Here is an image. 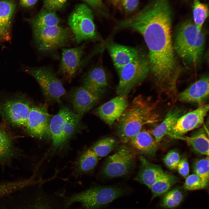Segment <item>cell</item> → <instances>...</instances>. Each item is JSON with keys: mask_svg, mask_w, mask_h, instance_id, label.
Segmentation results:
<instances>
[{"mask_svg": "<svg viewBox=\"0 0 209 209\" xmlns=\"http://www.w3.org/2000/svg\"><path fill=\"white\" fill-rule=\"evenodd\" d=\"M172 15L169 0H153L118 25L142 35L148 48L149 68L157 86L160 91L167 93L176 89L179 75L172 39Z\"/></svg>", "mask_w": 209, "mask_h": 209, "instance_id": "obj_1", "label": "cell"}, {"mask_svg": "<svg viewBox=\"0 0 209 209\" xmlns=\"http://www.w3.org/2000/svg\"><path fill=\"white\" fill-rule=\"evenodd\" d=\"M155 105L142 95L135 97L120 117L116 120V134L121 141L128 143L143 126L156 121Z\"/></svg>", "mask_w": 209, "mask_h": 209, "instance_id": "obj_2", "label": "cell"}, {"mask_svg": "<svg viewBox=\"0 0 209 209\" xmlns=\"http://www.w3.org/2000/svg\"><path fill=\"white\" fill-rule=\"evenodd\" d=\"M22 189L0 197V209H69V208L66 204L67 198L62 195H51L37 192H26Z\"/></svg>", "mask_w": 209, "mask_h": 209, "instance_id": "obj_3", "label": "cell"}, {"mask_svg": "<svg viewBox=\"0 0 209 209\" xmlns=\"http://www.w3.org/2000/svg\"><path fill=\"white\" fill-rule=\"evenodd\" d=\"M130 190L118 185L96 186L67 197L68 207L79 203V209H99L119 198L128 194Z\"/></svg>", "mask_w": 209, "mask_h": 209, "instance_id": "obj_4", "label": "cell"}, {"mask_svg": "<svg viewBox=\"0 0 209 209\" xmlns=\"http://www.w3.org/2000/svg\"><path fill=\"white\" fill-rule=\"evenodd\" d=\"M205 37L194 23H183L176 33L174 47L180 57L188 63H195L201 58L204 48Z\"/></svg>", "mask_w": 209, "mask_h": 209, "instance_id": "obj_5", "label": "cell"}, {"mask_svg": "<svg viewBox=\"0 0 209 209\" xmlns=\"http://www.w3.org/2000/svg\"><path fill=\"white\" fill-rule=\"evenodd\" d=\"M33 32L38 49L44 53H51L64 46L73 35L70 30L59 25L33 28Z\"/></svg>", "mask_w": 209, "mask_h": 209, "instance_id": "obj_6", "label": "cell"}, {"mask_svg": "<svg viewBox=\"0 0 209 209\" xmlns=\"http://www.w3.org/2000/svg\"><path fill=\"white\" fill-rule=\"evenodd\" d=\"M150 69L148 61L140 56L117 70L119 81L116 92L120 96H127L146 78Z\"/></svg>", "mask_w": 209, "mask_h": 209, "instance_id": "obj_7", "label": "cell"}, {"mask_svg": "<svg viewBox=\"0 0 209 209\" xmlns=\"http://www.w3.org/2000/svg\"><path fill=\"white\" fill-rule=\"evenodd\" d=\"M93 19L92 11L84 4L77 5L70 15L68 24L77 43L97 38Z\"/></svg>", "mask_w": 209, "mask_h": 209, "instance_id": "obj_8", "label": "cell"}, {"mask_svg": "<svg viewBox=\"0 0 209 209\" xmlns=\"http://www.w3.org/2000/svg\"><path fill=\"white\" fill-rule=\"evenodd\" d=\"M136 153L130 147L122 145L105 161L101 170V174L106 178L125 176L135 166Z\"/></svg>", "mask_w": 209, "mask_h": 209, "instance_id": "obj_9", "label": "cell"}, {"mask_svg": "<svg viewBox=\"0 0 209 209\" xmlns=\"http://www.w3.org/2000/svg\"><path fill=\"white\" fill-rule=\"evenodd\" d=\"M25 71L38 82L47 100L60 102V98L66 93L62 83L49 67L25 66Z\"/></svg>", "mask_w": 209, "mask_h": 209, "instance_id": "obj_10", "label": "cell"}, {"mask_svg": "<svg viewBox=\"0 0 209 209\" xmlns=\"http://www.w3.org/2000/svg\"><path fill=\"white\" fill-rule=\"evenodd\" d=\"M52 117L48 113L46 104L31 106L24 127L34 137L42 138L50 135L49 124Z\"/></svg>", "mask_w": 209, "mask_h": 209, "instance_id": "obj_11", "label": "cell"}, {"mask_svg": "<svg viewBox=\"0 0 209 209\" xmlns=\"http://www.w3.org/2000/svg\"><path fill=\"white\" fill-rule=\"evenodd\" d=\"M209 110V105H202L197 109L183 115L169 130L167 135L172 138L183 136L203 124Z\"/></svg>", "mask_w": 209, "mask_h": 209, "instance_id": "obj_12", "label": "cell"}, {"mask_svg": "<svg viewBox=\"0 0 209 209\" xmlns=\"http://www.w3.org/2000/svg\"><path fill=\"white\" fill-rule=\"evenodd\" d=\"M31 107L29 102L24 100H10L0 106V114L10 123L24 127Z\"/></svg>", "mask_w": 209, "mask_h": 209, "instance_id": "obj_13", "label": "cell"}, {"mask_svg": "<svg viewBox=\"0 0 209 209\" xmlns=\"http://www.w3.org/2000/svg\"><path fill=\"white\" fill-rule=\"evenodd\" d=\"M129 105L127 96H116L104 103L96 110V114L109 126L121 115Z\"/></svg>", "mask_w": 209, "mask_h": 209, "instance_id": "obj_14", "label": "cell"}, {"mask_svg": "<svg viewBox=\"0 0 209 209\" xmlns=\"http://www.w3.org/2000/svg\"><path fill=\"white\" fill-rule=\"evenodd\" d=\"M74 112L69 108L64 107L52 117L49 124L53 145L55 149L62 146L66 142L64 131L68 120Z\"/></svg>", "mask_w": 209, "mask_h": 209, "instance_id": "obj_15", "label": "cell"}, {"mask_svg": "<svg viewBox=\"0 0 209 209\" xmlns=\"http://www.w3.org/2000/svg\"><path fill=\"white\" fill-rule=\"evenodd\" d=\"M84 47L62 48L60 70L68 79L72 78L80 66Z\"/></svg>", "mask_w": 209, "mask_h": 209, "instance_id": "obj_16", "label": "cell"}, {"mask_svg": "<svg viewBox=\"0 0 209 209\" xmlns=\"http://www.w3.org/2000/svg\"><path fill=\"white\" fill-rule=\"evenodd\" d=\"M108 85L106 72L101 66L91 70L84 79V87L90 92L100 98L105 93Z\"/></svg>", "mask_w": 209, "mask_h": 209, "instance_id": "obj_17", "label": "cell"}, {"mask_svg": "<svg viewBox=\"0 0 209 209\" xmlns=\"http://www.w3.org/2000/svg\"><path fill=\"white\" fill-rule=\"evenodd\" d=\"M128 143L136 154L148 157L154 156L158 149V144L154 137L150 132L145 130H141Z\"/></svg>", "mask_w": 209, "mask_h": 209, "instance_id": "obj_18", "label": "cell"}, {"mask_svg": "<svg viewBox=\"0 0 209 209\" xmlns=\"http://www.w3.org/2000/svg\"><path fill=\"white\" fill-rule=\"evenodd\" d=\"M209 95V78H201L180 93L178 96V100L185 102L201 103Z\"/></svg>", "mask_w": 209, "mask_h": 209, "instance_id": "obj_19", "label": "cell"}, {"mask_svg": "<svg viewBox=\"0 0 209 209\" xmlns=\"http://www.w3.org/2000/svg\"><path fill=\"white\" fill-rule=\"evenodd\" d=\"M99 98L84 87L75 89L70 95V100L75 113L82 116L95 105Z\"/></svg>", "mask_w": 209, "mask_h": 209, "instance_id": "obj_20", "label": "cell"}, {"mask_svg": "<svg viewBox=\"0 0 209 209\" xmlns=\"http://www.w3.org/2000/svg\"><path fill=\"white\" fill-rule=\"evenodd\" d=\"M107 49L117 70L140 56L136 49L113 43L108 45Z\"/></svg>", "mask_w": 209, "mask_h": 209, "instance_id": "obj_21", "label": "cell"}, {"mask_svg": "<svg viewBox=\"0 0 209 209\" xmlns=\"http://www.w3.org/2000/svg\"><path fill=\"white\" fill-rule=\"evenodd\" d=\"M139 159L141 162L140 166L134 180L150 189L164 172L160 165L149 162L143 156H140Z\"/></svg>", "mask_w": 209, "mask_h": 209, "instance_id": "obj_22", "label": "cell"}, {"mask_svg": "<svg viewBox=\"0 0 209 209\" xmlns=\"http://www.w3.org/2000/svg\"><path fill=\"white\" fill-rule=\"evenodd\" d=\"M15 5L11 0H0V41L11 39V24Z\"/></svg>", "mask_w": 209, "mask_h": 209, "instance_id": "obj_23", "label": "cell"}, {"mask_svg": "<svg viewBox=\"0 0 209 209\" xmlns=\"http://www.w3.org/2000/svg\"><path fill=\"white\" fill-rule=\"evenodd\" d=\"M183 114V110L181 109L174 108L171 110L163 122L150 132L158 144L167 135L169 129Z\"/></svg>", "mask_w": 209, "mask_h": 209, "instance_id": "obj_24", "label": "cell"}, {"mask_svg": "<svg viewBox=\"0 0 209 209\" xmlns=\"http://www.w3.org/2000/svg\"><path fill=\"white\" fill-rule=\"evenodd\" d=\"M174 138L186 141L197 152L209 156V138L207 133L203 129L197 131L190 137L182 136Z\"/></svg>", "mask_w": 209, "mask_h": 209, "instance_id": "obj_25", "label": "cell"}, {"mask_svg": "<svg viewBox=\"0 0 209 209\" xmlns=\"http://www.w3.org/2000/svg\"><path fill=\"white\" fill-rule=\"evenodd\" d=\"M179 181V179L175 176L164 172L150 188L152 193L151 199L165 194Z\"/></svg>", "mask_w": 209, "mask_h": 209, "instance_id": "obj_26", "label": "cell"}, {"mask_svg": "<svg viewBox=\"0 0 209 209\" xmlns=\"http://www.w3.org/2000/svg\"><path fill=\"white\" fill-rule=\"evenodd\" d=\"M60 18L55 12L45 9L31 21L33 28H42L59 25Z\"/></svg>", "mask_w": 209, "mask_h": 209, "instance_id": "obj_27", "label": "cell"}, {"mask_svg": "<svg viewBox=\"0 0 209 209\" xmlns=\"http://www.w3.org/2000/svg\"><path fill=\"white\" fill-rule=\"evenodd\" d=\"M15 151L11 137L5 131L0 130V163L10 160Z\"/></svg>", "mask_w": 209, "mask_h": 209, "instance_id": "obj_28", "label": "cell"}, {"mask_svg": "<svg viewBox=\"0 0 209 209\" xmlns=\"http://www.w3.org/2000/svg\"><path fill=\"white\" fill-rule=\"evenodd\" d=\"M184 195L182 191L178 188L168 191L161 199L160 205L166 209H172L178 207L181 203Z\"/></svg>", "mask_w": 209, "mask_h": 209, "instance_id": "obj_29", "label": "cell"}, {"mask_svg": "<svg viewBox=\"0 0 209 209\" xmlns=\"http://www.w3.org/2000/svg\"><path fill=\"white\" fill-rule=\"evenodd\" d=\"M99 157L91 149H88L80 157L78 163L79 170L84 172L91 171L96 166Z\"/></svg>", "mask_w": 209, "mask_h": 209, "instance_id": "obj_30", "label": "cell"}, {"mask_svg": "<svg viewBox=\"0 0 209 209\" xmlns=\"http://www.w3.org/2000/svg\"><path fill=\"white\" fill-rule=\"evenodd\" d=\"M192 14L194 24L199 29L201 30L203 24L209 15L208 5L199 0H194Z\"/></svg>", "mask_w": 209, "mask_h": 209, "instance_id": "obj_31", "label": "cell"}, {"mask_svg": "<svg viewBox=\"0 0 209 209\" xmlns=\"http://www.w3.org/2000/svg\"><path fill=\"white\" fill-rule=\"evenodd\" d=\"M117 144V142L114 139L106 137L98 141L91 149L99 157H103L112 151Z\"/></svg>", "mask_w": 209, "mask_h": 209, "instance_id": "obj_32", "label": "cell"}, {"mask_svg": "<svg viewBox=\"0 0 209 209\" xmlns=\"http://www.w3.org/2000/svg\"><path fill=\"white\" fill-rule=\"evenodd\" d=\"M208 156L201 158L194 163L193 170L195 174L204 182L208 184L209 179Z\"/></svg>", "mask_w": 209, "mask_h": 209, "instance_id": "obj_33", "label": "cell"}, {"mask_svg": "<svg viewBox=\"0 0 209 209\" xmlns=\"http://www.w3.org/2000/svg\"><path fill=\"white\" fill-rule=\"evenodd\" d=\"M208 185L194 174L188 175L186 178L183 188L188 190H197L206 188Z\"/></svg>", "mask_w": 209, "mask_h": 209, "instance_id": "obj_34", "label": "cell"}, {"mask_svg": "<svg viewBox=\"0 0 209 209\" xmlns=\"http://www.w3.org/2000/svg\"><path fill=\"white\" fill-rule=\"evenodd\" d=\"M180 158L179 152L176 150H172L165 155L163 158V161L169 169L174 170L177 169Z\"/></svg>", "mask_w": 209, "mask_h": 209, "instance_id": "obj_35", "label": "cell"}, {"mask_svg": "<svg viewBox=\"0 0 209 209\" xmlns=\"http://www.w3.org/2000/svg\"><path fill=\"white\" fill-rule=\"evenodd\" d=\"M66 0H44V9L50 11L55 12L61 8Z\"/></svg>", "mask_w": 209, "mask_h": 209, "instance_id": "obj_36", "label": "cell"}, {"mask_svg": "<svg viewBox=\"0 0 209 209\" xmlns=\"http://www.w3.org/2000/svg\"><path fill=\"white\" fill-rule=\"evenodd\" d=\"M177 169L179 174L185 178L188 176L189 167L187 159L183 157L180 159L178 165Z\"/></svg>", "mask_w": 209, "mask_h": 209, "instance_id": "obj_37", "label": "cell"}, {"mask_svg": "<svg viewBox=\"0 0 209 209\" xmlns=\"http://www.w3.org/2000/svg\"><path fill=\"white\" fill-rule=\"evenodd\" d=\"M123 8L126 12L131 13L137 8L139 0H121Z\"/></svg>", "mask_w": 209, "mask_h": 209, "instance_id": "obj_38", "label": "cell"}, {"mask_svg": "<svg viewBox=\"0 0 209 209\" xmlns=\"http://www.w3.org/2000/svg\"><path fill=\"white\" fill-rule=\"evenodd\" d=\"M91 6L96 8L102 9L103 8L102 0H83Z\"/></svg>", "mask_w": 209, "mask_h": 209, "instance_id": "obj_39", "label": "cell"}, {"mask_svg": "<svg viewBox=\"0 0 209 209\" xmlns=\"http://www.w3.org/2000/svg\"><path fill=\"white\" fill-rule=\"evenodd\" d=\"M37 0H19L21 5L24 7H28L35 4Z\"/></svg>", "mask_w": 209, "mask_h": 209, "instance_id": "obj_40", "label": "cell"}, {"mask_svg": "<svg viewBox=\"0 0 209 209\" xmlns=\"http://www.w3.org/2000/svg\"><path fill=\"white\" fill-rule=\"evenodd\" d=\"M113 1H114V2H118L119 1H120L121 0H111Z\"/></svg>", "mask_w": 209, "mask_h": 209, "instance_id": "obj_41", "label": "cell"}]
</instances>
